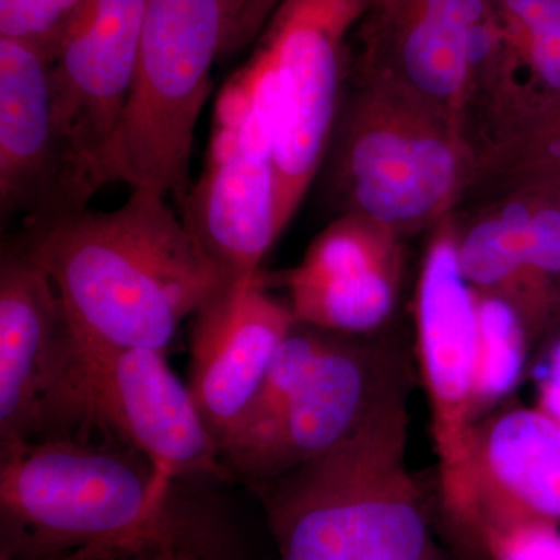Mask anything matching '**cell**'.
Returning a JSON list of instances; mask_svg holds the SVG:
<instances>
[{
    "label": "cell",
    "mask_w": 560,
    "mask_h": 560,
    "mask_svg": "<svg viewBox=\"0 0 560 560\" xmlns=\"http://www.w3.org/2000/svg\"><path fill=\"white\" fill-rule=\"evenodd\" d=\"M10 243L47 272L84 348L165 352L224 283L183 217L150 190L131 189L109 212L22 228Z\"/></svg>",
    "instance_id": "obj_1"
},
{
    "label": "cell",
    "mask_w": 560,
    "mask_h": 560,
    "mask_svg": "<svg viewBox=\"0 0 560 560\" xmlns=\"http://www.w3.org/2000/svg\"><path fill=\"white\" fill-rule=\"evenodd\" d=\"M173 485L127 445L49 438L0 451V560L132 545L187 552Z\"/></svg>",
    "instance_id": "obj_2"
},
{
    "label": "cell",
    "mask_w": 560,
    "mask_h": 560,
    "mask_svg": "<svg viewBox=\"0 0 560 560\" xmlns=\"http://www.w3.org/2000/svg\"><path fill=\"white\" fill-rule=\"evenodd\" d=\"M330 147L331 186L342 212L360 213L397 235L451 215L480 173L455 120L363 77L342 97Z\"/></svg>",
    "instance_id": "obj_3"
},
{
    "label": "cell",
    "mask_w": 560,
    "mask_h": 560,
    "mask_svg": "<svg viewBox=\"0 0 560 560\" xmlns=\"http://www.w3.org/2000/svg\"><path fill=\"white\" fill-rule=\"evenodd\" d=\"M278 560H442L407 456L342 445L257 492Z\"/></svg>",
    "instance_id": "obj_4"
},
{
    "label": "cell",
    "mask_w": 560,
    "mask_h": 560,
    "mask_svg": "<svg viewBox=\"0 0 560 560\" xmlns=\"http://www.w3.org/2000/svg\"><path fill=\"white\" fill-rule=\"evenodd\" d=\"M230 0H149L110 184L154 191L183 210L191 187L195 130L223 57Z\"/></svg>",
    "instance_id": "obj_5"
},
{
    "label": "cell",
    "mask_w": 560,
    "mask_h": 560,
    "mask_svg": "<svg viewBox=\"0 0 560 560\" xmlns=\"http://www.w3.org/2000/svg\"><path fill=\"white\" fill-rule=\"evenodd\" d=\"M105 431L178 481H232L189 386L154 349H91L70 335L40 410L39 440Z\"/></svg>",
    "instance_id": "obj_6"
},
{
    "label": "cell",
    "mask_w": 560,
    "mask_h": 560,
    "mask_svg": "<svg viewBox=\"0 0 560 560\" xmlns=\"http://www.w3.org/2000/svg\"><path fill=\"white\" fill-rule=\"evenodd\" d=\"M278 84L256 46L224 84L200 176L191 183L184 223L224 283L259 275L280 237L275 215Z\"/></svg>",
    "instance_id": "obj_7"
},
{
    "label": "cell",
    "mask_w": 560,
    "mask_h": 560,
    "mask_svg": "<svg viewBox=\"0 0 560 560\" xmlns=\"http://www.w3.org/2000/svg\"><path fill=\"white\" fill-rule=\"evenodd\" d=\"M364 20L359 77L429 103L467 139L471 114L514 77V57L490 0H372Z\"/></svg>",
    "instance_id": "obj_8"
},
{
    "label": "cell",
    "mask_w": 560,
    "mask_h": 560,
    "mask_svg": "<svg viewBox=\"0 0 560 560\" xmlns=\"http://www.w3.org/2000/svg\"><path fill=\"white\" fill-rule=\"evenodd\" d=\"M372 0H282L256 46L278 84L276 230L282 235L326 160L345 97L349 38Z\"/></svg>",
    "instance_id": "obj_9"
},
{
    "label": "cell",
    "mask_w": 560,
    "mask_h": 560,
    "mask_svg": "<svg viewBox=\"0 0 560 560\" xmlns=\"http://www.w3.org/2000/svg\"><path fill=\"white\" fill-rule=\"evenodd\" d=\"M416 341L445 504L458 515L470 495L477 364V294L460 270L452 215L434 226L415 301Z\"/></svg>",
    "instance_id": "obj_10"
},
{
    "label": "cell",
    "mask_w": 560,
    "mask_h": 560,
    "mask_svg": "<svg viewBox=\"0 0 560 560\" xmlns=\"http://www.w3.org/2000/svg\"><path fill=\"white\" fill-rule=\"evenodd\" d=\"M98 190L62 130L54 65L24 40L0 38V213L35 226L88 208Z\"/></svg>",
    "instance_id": "obj_11"
},
{
    "label": "cell",
    "mask_w": 560,
    "mask_h": 560,
    "mask_svg": "<svg viewBox=\"0 0 560 560\" xmlns=\"http://www.w3.org/2000/svg\"><path fill=\"white\" fill-rule=\"evenodd\" d=\"M381 350L330 334L272 429L254 447L223 459L231 480H270L326 455L404 388Z\"/></svg>",
    "instance_id": "obj_12"
},
{
    "label": "cell",
    "mask_w": 560,
    "mask_h": 560,
    "mask_svg": "<svg viewBox=\"0 0 560 560\" xmlns=\"http://www.w3.org/2000/svg\"><path fill=\"white\" fill-rule=\"evenodd\" d=\"M147 2L88 0L51 60L58 119L98 189L110 184Z\"/></svg>",
    "instance_id": "obj_13"
},
{
    "label": "cell",
    "mask_w": 560,
    "mask_h": 560,
    "mask_svg": "<svg viewBox=\"0 0 560 560\" xmlns=\"http://www.w3.org/2000/svg\"><path fill=\"white\" fill-rule=\"evenodd\" d=\"M296 323L261 272L223 283L195 313L187 386L220 451Z\"/></svg>",
    "instance_id": "obj_14"
},
{
    "label": "cell",
    "mask_w": 560,
    "mask_h": 560,
    "mask_svg": "<svg viewBox=\"0 0 560 560\" xmlns=\"http://www.w3.org/2000/svg\"><path fill=\"white\" fill-rule=\"evenodd\" d=\"M399 238L360 213L331 221L300 264L279 275L298 323L352 337L383 326L399 296Z\"/></svg>",
    "instance_id": "obj_15"
},
{
    "label": "cell",
    "mask_w": 560,
    "mask_h": 560,
    "mask_svg": "<svg viewBox=\"0 0 560 560\" xmlns=\"http://www.w3.org/2000/svg\"><path fill=\"white\" fill-rule=\"evenodd\" d=\"M69 341L54 282L9 243L0 261V451L38 441L40 410Z\"/></svg>",
    "instance_id": "obj_16"
},
{
    "label": "cell",
    "mask_w": 560,
    "mask_h": 560,
    "mask_svg": "<svg viewBox=\"0 0 560 560\" xmlns=\"http://www.w3.org/2000/svg\"><path fill=\"white\" fill-rule=\"evenodd\" d=\"M458 518L474 529L510 518L559 523V420L523 405L478 420L471 430L469 503Z\"/></svg>",
    "instance_id": "obj_17"
},
{
    "label": "cell",
    "mask_w": 560,
    "mask_h": 560,
    "mask_svg": "<svg viewBox=\"0 0 560 560\" xmlns=\"http://www.w3.org/2000/svg\"><path fill=\"white\" fill-rule=\"evenodd\" d=\"M534 113L560 105V0H490Z\"/></svg>",
    "instance_id": "obj_18"
},
{
    "label": "cell",
    "mask_w": 560,
    "mask_h": 560,
    "mask_svg": "<svg viewBox=\"0 0 560 560\" xmlns=\"http://www.w3.org/2000/svg\"><path fill=\"white\" fill-rule=\"evenodd\" d=\"M477 294V364H475L474 419L493 411L521 385L533 341L528 326L514 304L495 294Z\"/></svg>",
    "instance_id": "obj_19"
},
{
    "label": "cell",
    "mask_w": 560,
    "mask_h": 560,
    "mask_svg": "<svg viewBox=\"0 0 560 560\" xmlns=\"http://www.w3.org/2000/svg\"><path fill=\"white\" fill-rule=\"evenodd\" d=\"M88 0H0V38L24 40L54 60Z\"/></svg>",
    "instance_id": "obj_20"
},
{
    "label": "cell",
    "mask_w": 560,
    "mask_h": 560,
    "mask_svg": "<svg viewBox=\"0 0 560 560\" xmlns=\"http://www.w3.org/2000/svg\"><path fill=\"white\" fill-rule=\"evenodd\" d=\"M475 530L492 560H560L558 523L510 518L485 523Z\"/></svg>",
    "instance_id": "obj_21"
},
{
    "label": "cell",
    "mask_w": 560,
    "mask_h": 560,
    "mask_svg": "<svg viewBox=\"0 0 560 560\" xmlns=\"http://www.w3.org/2000/svg\"><path fill=\"white\" fill-rule=\"evenodd\" d=\"M280 2L282 0H230V28L223 57L259 38Z\"/></svg>",
    "instance_id": "obj_22"
},
{
    "label": "cell",
    "mask_w": 560,
    "mask_h": 560,
    "mask_svg": "<svg viewBox=\"0 0 560 560\" xmlns=\"http://www.w3.org/2000/svg\"><path fill=\"white\" fill-rule=\"evenodd\" d=\"M547 337V345L534 371L537 407L560 422V320Z\"/></svg>",
    "instance_id": "obj_23"
},
{
    "label": "cell",
    "mask_w": 560,
    "mask_h": 560,
    "mask_svg": "<svg viewBox=\"0 0 560 560\" xmlns=\"http://www.w3.org/2000/svg\"><path fill=\"white\" fill-rule=\"evenodd\" d=\"M548 131H550L551 136V145L555 147L552 150H555L556 154L560 158V106L555 113H551L550 128H548Z\"/></svg>",
    "instance_id": "obj_24"
},
{
    "label": "cell",
    "mask_w": 560,
    "mask_h": 560,
    "mask_svg": "<svg viewBox=\"0 0 560 560\" xmlns=\"http://www.w3.org/2000/svg\"><path fill=\"white\" fill-rule=\"evenodd\" d=\"M172 560H201L197 556L186 555V552H176Z\"/></svg>",
    "instance_id": "obj_25"
}]
</instances>
